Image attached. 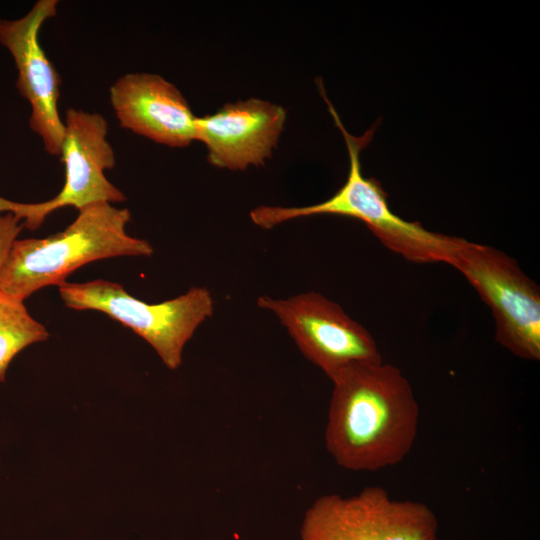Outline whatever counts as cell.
<instances>
[{
	"label": "cell",
	"instance_id": "cell-3",
	"mask_svg": "<svg viewBox=\"0 0 540 540\" xmlns=\"http://www.w3.org/2000/svg\"><path fill=\"white\" fill-rule=\"evenodd\" d=\"M127 208L98 203L78 211L62 232L16 239L0 269V292L24 301L50 285H61L79 267L118 256H150L152 245L130 236Z\"/></svg>",
	"mask_w": 540,
	"mask_h": 540
},
{
	"label": "cell",
	"instance_id": "cell-11",
	"mask_svg": "<svg viewBox=\"0 0 540 540\" xmlns=\"http://www.w3.org/2000/svg\"><path fill=\"white\" fill-rule=\"evenodd\" d=\"M121 127L158 144L183 148L196 141V117L181 93L160 75L128 73L110 87Z\"/></svg>",
	"mask_w": 540,
	"mask_h": 540
},
{
	"label": "cell",
	"instance_id": "cell-12",
	"mask_svg": "<svg viewBox=\"0 0 540 540\" xmlns=\"http://www.w3.org/2000/svg\"><path fill=\"white\" fill-rule=\"evenodd\" d=\"M48 337L46 327L29 314L24 301L0 292V382L20 351Z\"/></svg>",
	"mask_w": 540,
	"mask_h": 540
},
{
	"label": "cell",
	"instance_id": "cell-8",
	"mask_svg": "<svg viewBox=\"0 0 540 540\" xmlns=\"http://www.w3.org/2000/svg\"><path fill=\"white\" fill-rule=\"evenodd\" d=\"M257 305L277 317L300 352L330 380L350 366L382 362L370 332L320 293L286 299L264 295Z\"/></svg>",
	"mask_w": 540,
	"mask_h": 540
},
{
	"label": "cell",
	"instance_id": "cell-2",
	"mask_svg": "<svg viewBox=\"0 0 540 540\" xmlns=\"http://www.w3.org/2000/svg\"><path fill=\"white\" fill-rule=\"evenodd\" d=\"M318 86L346 143L349 155L346 181L330 198L317 204L302 207L258 206L250 212L252 222L262 229H272L303 217L347 216L365 223L385 247L408 261L444 262L450 265L464 239L429 231L419 222L404 220L390 209L382 185L376 178L363 175L360 162V153L371 142L376 125L359 137L350 134L327 98L323 84L319 83Z\"/></svg>",
	"mask_w": 540,
	"mask_h": 540
},
{
	"label": "cell",
	"instance_id": "cell-10",
	"mask_svg": "<svg viewBox=\"0 0 540 540\" xmlns=\"http://www.w3.org/2000/svg\"><path fill=\"white\" fill-rule=\"evenodd\" d=\"M285 121L286 110L280 105L257 98L240 100L196 117V141L206 146L211 165L245 170L271 157Z\"/></svg>",
	"mask_w": 540,
	"mask_h": 540
},
{
	"label": "cell",
	"instance_id": "cell-6",
	"mask_svg": "<svg viewBox=\"0 0 540 540\" xmlns=\"http://www.w3.org/2000/svg\"><path fill=\"white\" fill-rule=\"evenodd\" d=\"M435 513L425 504L392 499L379 486L351 496L325 494L305 511L300 540H439Z\"/></svg>",
	"mask_w": 540,
	"mask_h": 540
},
{
	"label": "cell",
	"instance_id": "cell-1",
	"mask_svg": "<svg viewBox=\"0 0 540 540\" xmlns=\"http://www.w3.org/2000/svg\"><path fill=\"white\" fill-rule=\"evenodd\" d=\"M325 447L340 467L377 471L411 451L419 406L408 379L392 364L348 367L332 380Z\"/></svg>",
	"mask_w": 540,
	"mask_h": 540
},
{
	"label": "cell",
	"instance_id": "cell-5",
	"mask_svg": "<svg viewBox=\"0 0 540 540\" xmlns=\"http://www.w3.org/2000/svg\"><path fill=\"white\" fill-rule=\"evenodd\" d=\"M491 308L495 340L515 356L540 359V290L506 253L463 240L450 264Z\"/></svg>",
	"mask_w": 540,
	"mask_h": 540
},
{
	"label": "cell",
	"instance_id": "cell-13",
	"mask_svg": "<svg viewBox=\"0 0 540 540\" xmlns=\"http://www.w3.org/2000/svg\"><path fill=\"white\" fill-rule=\"evenodd\" d=\"M23 227V222L21 223L13 214L0 212V269Z\"/></svg>",
	"mask_w": 540,
	"mask_h": 540
},
{
	"label": "cell",
	"instance_id": "cell-7",
	"mask_svg": "<svg viewBox=\"0 0 540 540\" xmlns=\"http://www.w3.org/2000/svg\"><path fill=\"white\" fill-rule=\"evenodd\" d=\"M60 157L64 164V184L50 200L19 203L0 196V212L13 214L30 230L38 229L57 209L74 207L78 211L98 203H119L125 195L105 176L115 166L108 123L99 113L69 108L64 117Z\"/></svg>",
	"mask_w": 540,
	"mask_h": 540
},
{
	"label": "cell",
	"instance_id": "cell-4",
	"mask_svg": "<svg viewBox=\"0 0 540 540\" xmlns=\"http://www.w3.org/2000/svg\"><path fill=\"white\" fill-rule=\"evenodd\" d=\"M58 287L67 307L100 311L117 320L149 343L171 370L181 365L186 343L214 312L212 295L205 287H192L156 304L139 300L120 284L103 279L66 281Z\"/></svg>",
	"mask_w": 540,
	"mask_h": 540
},
{
	"label": "cell",
	"instance_id": "cell-9",
	"mask_svg": "<svg viewBox=\"0 0 540 540\" xmlns=\"http://www.w3.org/2000/svg\"><path fill=\"white\" fill-rule=\"evenodd\" d=\"M57 5V0H38L20 18H0V45L12 57L16 88L30 105L29 126L52 156L60 155L64 134L58 112L61 77L40 44L39 32L56 15Z\"/></svg>",
	"mask_w": 540,
	"mask_h": 540
}]
</instances>
